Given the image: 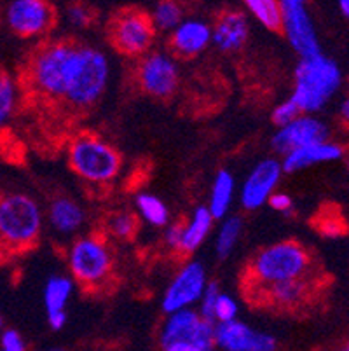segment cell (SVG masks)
<instances>
[{
  "label": "cell",
  "instance_id": "f546056e",
  "mask_svg": "<svg viewBox=\"0 0 349 351\" xmlns=\"http://www.w3.org/2000/svg\"><path fill=\"white\" fill-rule=\"evenodd\" d=\"M241 229L243 222L239 217H229L224 220V224L219 229V238H217V255L220 258H227L232 254L241 236Z\"/></svg>",
  "mask_w": 349,
  "mask_h": 351
},
{
  "label": "cell",
  "instance_id": "8d00e7d4",
  "mask_svg": "<svg viewBox=\"0 0 349 351\" xmlns=\"http://www.w3.org/2000/svg\"><path fill=\"white\" fill-rule=\"evenodd\" d=\"M2 350L0 351H27V346H25L23 337L19 336V332L16 330H5L2 334Z\"/></svg>",
  "mask_w": 349,
  "mask_h": 351
},
{
  "label": "cell",
  "instance_id": "5b68a950",
  "mask_svg": "<svg viewBox=\"0 0 349 351\" xmlns=\"http://www.w3.org/2000/svg\"><path fill=\"white\" fill-rule=\"evenodd\" d=\"M110 79V63L98 47L77 43L73 82L65 107L73 112L91 110L104 98Z\"/></svg>",
  "mask_w": 349,
  "mask_h": 351
},
{
  "label": "cell",
  "instance_id": "6da1fadb",
  "mask_svg": "<svg viewBox=\"0 0 349 351\" xmlns=\"http://www.w3.org/2000/svg\"><path fill=\"white\" fill-rule=\"evenodd\" d=\"M75 47L73 39H54L43 43L32 53L25 66V82L35 97L65 107L72 88Z\"/></svg>",
  "mask_w": 349,
  "mask_h": 351
},
{
  "label": "cell",
  "instance_id": "b9f144b4",
  "mask_svg": "<svg viewBox=\"0 0 349 351\" xmlns=\"http://www.w3.org/2000/svg\"><path fill=\"white\" fill-rule=\"evenodd\" d=\"M341 351H349V343L348 344H346V346L344 348H342V350Z\"/></svg>",
  "mask_w": 349,
  "mask_h": 351
},
{
  "label": "cell",
  "instance_id": "52a82bcc",
  "mask_svg": "<svg viewBox=\"0 0 349 351\" xmlns=\"http://www.w3.org/2000/svg\"><path fill=\"white\" fill-rule=\"evenodd\" d=\"M341 81L339 66L323 54L313 58H300L290 98L304 116L316 112L337 91Z\"/></svg>",
  "mask_w": 349,
  "mask_h": 351
},
{
  "label": "cell",
  "instance_id": "30bf717a",
  "mask_svg": "<svg viewBox=\"0 0 349 351\" xmlns=\"http://www.w3.org/2000/svg\"><path fill=\"white\" fill-rule=\"evenodd\" d=\"M217 324L206 320L194 309H182L171 313L159 332V344L168 346L171 343H192L197 346L215 350Z\"/></svg>",
  "mask_w": 349,
  "mask_h": 351
},
{
  "label": "cell",
  "instance_id": "7402d4cb",
  "mask_svg": "<svg viewBox=\"0 0 349 351\" xmlns=\"http://www.w3.org/2000/svg\"><path fill=\"white\" fill-rule=\"evenodd\" d=\"M341 156L342 149L337 143H315V145L302 147V149L288 152L283 158V161H281V170L287 171V173H293V171L309 168V166L316 165V162L335 161V159H339Z\"/></svg>",
  "mask_w": 349,
  "mask_h": 351
},
{
  "label": "cell",
  "instance_id": "603a6c76",
  "mask_svg": "<svg viewBox=\"0 0 349 351\" xmlns=\"http://www.w3.org/2000/svg\"><path fill=\"white\" fill-rule=\"evenodd\" d=\"M213 222H215V219H213V215L210 213L208 206H197V208L194 210V213L191 215V219L185 220L180 254H194V252L201 247V243H203L204 239L208 238V234L211 232Z\"/></svg>",
  "mask_w": 349,
  "mask_h": 351
},
{
  "label": "cell",
  "instance_id": "8992f818",
  "mask_svg": "<svg viewBox=\"0 0 349 351\" xmlns=\"http://www.w3.org/2000/svg\"><path fill=\"white\" fill-rule=\"evenodd\" d=\"M69 269L72 280L82 289H105L114 276V254L105 234H86L69 248Z\"/></svg>",
  "mask_w": 349,
  "mask_h": 351
},
{
  "label": "cell",
  "instance_id": "ab89813d",
  "mask_svg": "<svg viewBox=\"0 0 349 351\" xmlns=\"http://www.w3.org/2000/svg\"><path fill=\"white\" fill-rule=\"evenodd\" d=\"M339 9H341L342 14L349 20V0H341V2H339Z\"/></svg>",
  "mask_w": 349,
  "mask_h": 351
},
{
  "label": "cell",
  "instance_id": "d4e9b609",
  "mask_svg": "<svg viewBox=\"0 0 349 351\" xmlns=\"http://www.w3.org/2000/svg\"><path fill=\"white\" fill-rule=\"evenodd\" d=\"M246 9L267 30L281 32L283 12H281L280 0H246Z\"/></svg>",
  "mask_w": 349,
  "mask_h": 351
},
{
  "label": "cell",
  "instance_id": "2e32d148",
  "mask_svg": "<svg viewBox=\"0 0 349 351\" xmlns=\"http://www.w3.org/2000/svg\"><path fill=\"white\" fill-rule=\"evenodd\" d=\"M328 130L320 119L311 116H300L293 123L283 128H278L276 135L273 136V147L278 154L287 156L288 152L302 149V147L315 145V143L326 142Z\"/></svg>",
  "mask_w": 349,
  "mask_h": 351
},
{
  "label": "cell",
  "instance_id": "f1b7e54d",
  "mask_svg": "<svg viewBox=\"0 0 349 351\" xmlns=\"http://www.w3.org/2000/svg\"><path fill=\"white\" fill-rule=\"evenodd\" d=\"M18 104V86L5 70H0V128L11 121Z\"/></svg>",
  "mask_w": 349,
  "mask_h": 351
},
{
  "label": "cell",
  "instance_id": "1f68e13d",
  "mask_svg": "<svg viewBox=\"0 0 349 351\" xmlns=\"http://www.w3.org/2000/svg\"><path fill=\"white\" fill-rule=\"evenodd\" d=\"M300 116H302V112L299 110V107L293 104L292 98H288V100L281 101L280 105L274 107L273 114H271V119H273V123L276 124L278 128H283L287 126V124L293 123V121Z\"/></svg>",
  "mask_w": 349,
  "mask_h": 351
},
{
  "label": "cell",
  "instance_id": "83f0119b",
  "mask_svg": "<svg viewBox=\"0 0 349 351\" xmlns=\"http://www.w3.org/2000/svg\"><path fill=\"white\" fill-rule=\"evenodd\" d=\"M150 20H152L156 32H173L184 21V9L178 2L165 0V2L156 4L154 11L150 12Z\"/></svg>",
  "mask_w": 349,
  "mask_h": 351
},
{
  "label": "cell",
  "instance_id": "4dcf8cb0",
  "mask_svg": "<svg viewBox=\"0 0 349 351\" xmlns=\"http://www.w3.org/2000/svg\"><path fill=\"white\" fill-rule=\"evenodd\" d=\"M220 285L217 282H208L206 289H204L203 298L200 301V315L206 320L213 322L215 324V306L217 299L220 295Z\"/></svg>",
  "mask_w": 349,
  "mask_h": 351
},
{
  "label": "cell",
  "instance_id": "cb8c5ba5",
  "mask_svg": "<svg viewBox=\"0 0 349 351\" xmlns=\"http://www.w3.org/2000/svg\"><path fill=\"white\" fill-rule=\"evenodd\" d=\"M232 197H234V177L229 171L220 170L215 175L210 193V203H208V210L213 219H224L227 215Z\"/></svg>",
  "mask_w": 349,
  "mask_h": 351
},
{
  "label": "cell",
  "instance_id": "277c9868",
  "mask_svg": "<svg viewBox=\"0 0 349 351\" xmlns=\"http://www.w3.org/2000/svg\"><path fill=\"white\" fill-rule=\"evenodd\" d=\"M73 173L91 186H108L119 175L123 158L112 143L95 133H79L67 147Z\"/></svg>",
  "mask_w": 349,
  "mask_h": 351
},
{
  "label": "cell",
  "instance_id": "44dd1931",
  "mask_svg": "<svg viewBox=\"0 0 349 351\" xmlns=\"http://www.w3.org/2000/svg\"><path fill=\"white\" fill-rule=\"evenodd\" d=\"M49 224L58 234H73L82 228L86 220L84 208L75 199L65 196H56L49 203Z\"/></svg>",
  "mask_w": 349,
  "mask_h": 351
},
{
  "label": "cell",
  "instance_id": "3957f363",
  "mask_svg": "<svg viewBox=\"0 0 349 351\" xmlns=\"http://www.w3.org/2000/svg\"><path fill=\"white\" fill-rule=\"evenodd\" d=\"M43 226V210L34 197L21 193L0 196V250H30L37 245Z\"/></svg>",
  "mask_w": 349,
  "mask_h": 351
},
{
  "label": "cell",
  "instance_id": "4fadbf2b",
  "mask_svg": "<svg viewBox=\"0 0 349 351\" xmlns=\"http://www.w3.org/2000/svg\"><path fill=\"white\" fill-rule=\"evenodd\" d=\"M283 27L281 32L287 35L290 46L300 58H313L322 54L318 37L313 28V21L302 0H281Z\"/></svg>",
  "mask_w": 349,
  "mask_h": 351
},
{
  "label": "cell",
  "instance_id": "e575fe53",
  "mask_svg": "<svg viewBox=\"0 0 349 351\" xmlns=\"http://www.w3.org/2000/svg\"><path fill=\"white\" fill-rule=\"evenodd\" d=\"M184 226H185V220H177V222L169 224L168 229H166L165 245L169 248V250L180 252L182 236H184Z\"/></svg>",
  "mask_w": 349,
  "mask_h": 351
},
{
  "label": "cell",
  "instance_id": "7c38bea8",
  "mask_svg": "<svg viewBox=\"0 0 349 351\" xmlns=\"http://www.w3.org/2000/svg\"><path fill=\"white\" fill-rule=\"evenodd\" d=\"M8 25L18 37L30 39L53 30L56 9L46 0H12L5 11Z\"/></svg>",
  "mask_w": 349,
  "mask_h": 351
},
{
  "label": "cell",
  "instance_id": "7bdbcfd3",
  "mask_svg": "<svg viewBox=\"0 0 349 351\" xmlns=\"http://www.w3.org/2000/svg\"><path fill=\"white\" fill-rule=\"evenodd\" d=\"M0 328H2V317H0Z\"/></svg>",
  "mask_w": 349,
  "mask_h": 351
},
{
  "label": "cell",
  "instance_id": "d590c367",
  "mask_svg": "<svg viewBox=\"0 0 349 351\" xmlns=\"http://www.w3.org/2000/svg\"><path fill=\"white\" fill-rule=\"evenodd\" d=\"M267 205L278 213H283V215H290L293 210L292 197L285 193H273L271 197L267 199Z\"/></svg>",
  "mask_w": 349,
  "mask_h": 351
},
{
  "label": "cell",
  "instance_id": "4316f807",
  "mask_svg": "<svg viewBox=\"0 0 349 351\" xmlns=\"http://www.w3.org/2000/svg\"><path fill=\"white\" fill-rule=\"evenodd\" d=\"M136 210H139L140 217L143 220H147L154 228H163V226L168 224V206L165 205V201H161L158 196H154V194H139L136 196Z\"/></svg>",
  "mask_w": 349,
  "mask_h": 351
},
{
  "label": "cell",
  "instance_id": "f35d334b",
  "mask_svg": "<svg viewBox=\"0 0 349 351\" xmlns=\"http://www.w3.org/2000/svg\"><path fill=\"white\" fill-rule=\"evenodd\" d=\"M341 117L349 124V98L341 104Z\"/></svg>",
  "mask_w": 349,
  "mask_h": 351
},
{
  "label": "cell",
  "instance_id": "d6a6232c",
  "mask_svg": "<svg viewBox=\"0 0 349 351\" xmlns=\"http://www.w3.org/2000/svg\"><path fill=\"white\" fill-rule=\"evenodd\" d=\"M236 317H238V302L227 293H220L215 306V324H227L236 320Z\"/></svg>",
  "mask_w": 349,
  "mask_h": 351
},
{
  "label": "cell",
  "instance_id": "5bb4252c",
  "mask_svg": "<svg viewBox=\"0 0 349 351\" xmlns=\"http://www.w3.org/2000/svg\"><path fill=\"white\" fill-rule=\"evenodd\" d=\"M215 346L222 351H276V339L239 320L217 324Z\"/></svg>",
  "mask_w": 349,
  "mask_h": 351
},
{
  "label": "cell",
  "instance_id": "d6986e66",
  "mask_svg": "<svg viewBox=\"0 0 349 351\" xmlns=\"http://www.w3.org/2000/svg\"><path fill=\"white\" fill-rule=\"evenodd\" d=\"M211 43V27L203 20H184L169 35V49L180 58H194Z\"/></svg>",
  "mask_w": 349,
  "mask_h": 351
},
{
  "label": "cell",
  "instance_id": "484cf974",
  "mask_svg": "<svg viewBox=\"0 0 349 351\" xmlns=\"http://www.w3.org/2000/svg\"><path fill=\"white\" fill-rule=\"evenodd\" d=\"M136 231H139V217L128 210L112 212L105 219V232L119 241H130L136 236Z\"/></svg>",
  "mask_w": 349,
  "mask_h": 351
},
{
  "label": "cell",
  "instance_id": "ba28073f",
  "mask_svg": "<svg viewBox=\"0 0 349 351\" xmlns=\"http://www.w3.org/2000/svg\"><path fill=\"white\" fill-rule=\"evenodd\" d=\"M107 37L115 51L142 58L149 53L156 39L150 12L139 8L121 9L108 21Z\"/></svg>",
  "mask_w": 349,
  "mask_h": 351
},
{
  "label": "cell",
  "instance_id": "ffe728a7",
  "mask_svg": "<svg viewBox=\"0 0 349 351\" xmlns=\"http://www.w3.org/2000/svg\"><path fill=\"white\" fill-rule=\"evenodd\" d=\"M73 292V280L69 276H51L44 287V308L47 324L53 330H60L67 325V304Z\"/></svg>",
  "mask_w": 349,
  "mask_h": 351
},
{
  "label": "cell",
  "instance_id": "60d3db41",
  "mask_svg": "<svg viewBox=\"0 0 349 351\" xmlns=\"http://www.w3.org/2000/svg\"><path fill=\"white\" fill-rule=\"evenodd\" d=\"M44 351H67L63 348H49V350H44Z\"/></svg>",
  "mask_w": 349,
  "mask_h": 351
},
{
  "label": "cell",
  "instance_id": "ac0fdd59",
  "mask_svg": "<svg viewBox=\"0 0 349 351\" xmlns=\"http://www.w3.org/2000/svg\"><path fill=\"white\" fill-rule=\"evenodd\" d=\"M250 25L245 12L230 9L217 16L211 27V43L224 53H236L248 43Z\"/></svg>",
  "mask_w": 349,
  "mask_h": 351
},
{
  "label": "cell",
  "instance_id": "e0dca14e",
  "mask_svg": "<svg viewBox=\"0 0 349 351\" xmlns=\"http://www.w3.org/2000/svg\"><path fill=\"white\" fill-rule=\"evenodd\" d=\"M311 282L309 276L306 278L288 280V282L274 283V285L264 287V289L250 290L246 298L255 306H267V308L278 309H293L307 301L311 293Z\"/></svg>",
  "mask_w": 349,
  "mask_h": 351
},
{
  "label": "cell",
  "instance_id": "8fae6325",
  "mask_svg": "<svg viewBox=\"0 0 349 351\" xmlns=\"http://www.w3.org/2000/svg\"><path fill=\"white\" fill-rule=\"evenodd\" d=\"M206 285L208 276L203 264L189 261L169 282L168 289L163 295V311L166 315H171V313L182 311V309H191L192 304L201 301Z\"/></svg>",
  "mask_w": 349,
  "mask_h": 351
},
{
  "label": "cell",
  "instance_id": "7a4b0ae2",
  "mask_svg": "<svg viewBox=\"0 0 349 351\" xmlns=\"http://www.w3.org/2000/svg\"><path fill=\"white\" fill-rule=\"evenodd\" d=\"M313 261L309 252L299 241H278L255 252L246 263L243 282L245 290H257L288 280L311 276Z\"/></svg>",
  "mask_w": 349,
  "mask_h": 351
},
{
  "label": "cell",
  "instance_id": "9c48e42d",
  "mask_svg": "<svg viewBox=\"0 0 349 351\" xmlns=\"http://www.w3.org/2000/svg\"><path fill=\"white\" fill-rule=\"evenodd\" d=\"M134 79L145 95L156 100H168L180 86V66L169 54L152 51L139 60Z\"/></svg>",
  "mask_w": 349,
  "mask_h": 351
},
{
  "label": "cell",
  "instance_id": "836d02e7",
  "mask_svg": "<svg viewBox=\"0 0 349 351\" xmlns=\"http://www.w3.org/2000/svg\"><path fill=\"white\" fill-rule=\"evenodd\" d=\"M67 20L72 27L75 28H86L93 23V16H95V11H93L89 5L86 4H70L65 11Z\"/></svg>",
  "mask_w": 349,
  "mask_h": 351
},
{
  "label": "cell",
  "instance_id": "9a60e30c",
  "mask_svg": "<svg viewBox=\"0 0 349 351\" xmlns=\"http://www.w3.org/2000/svg\"><path fill=\"white\" fill-rule=\"evenodd\" d=\"M283 170L278 159H262L250 171L241 187V205L245 210H257L267 203L271 194L276 193Z\"/></svg>",
  "mask_w": 349,
  "mask_h": 351
},
{
  "label": "cell",
  "instance_id": "74e56055",
  "mask_svg": "<svg viewBox=\"0 0 349 351\" xmlns=\"http://www.w3.org/2000/svg\"><path fill=\"white\" fill-rule=\"evenodd\" d=\"M163 351H213L208 348L197 346L192 343H171L168 346H163Z\"/></svg>",
  "mask_w": 349,
  "mask_h": 351
}]
</instances>
